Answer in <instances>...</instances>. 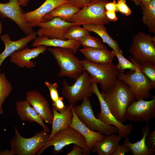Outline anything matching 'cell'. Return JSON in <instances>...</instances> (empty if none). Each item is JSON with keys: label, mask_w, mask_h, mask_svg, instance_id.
I'll return each instance as SVG.
<instances>
[{"label": "cell", "mask_w": 155, "mask_h": 155, "mask_svg": "<svg viewBox=\"0 0 155 155\" xmlns=\"http://www.w3.org/2000/svg\"><path fill=\"white\" fill-rule=\"evenodd\" d=\"M13 87L11 83L4 73H0V115L3 113L2 104L12 92Z\"/></svg>", "instance_id": "cell-29"}, {"label": "cell", "mask_w": 155, "mask_h": 155, "mask_svg": "<svg viewBox=\"0 0 155 155\" xmlns=\"http://www.w3.org/2000/svg\"><path fill=\"white\" fill-rule=\"evenodd\" d=\"M29 0H18L19 5L20 6L26 7L29 2Z\"/></svg>", "instance_id": "cell-44"}, {"label": "cell", "mask_w": 155, "mask_h": 155, "mask_svg": "<svg viewBox=\"0 0 155 155\" xmlns=\"http://www.w3.org/2000/svg\"><path fill=\"white\" fill-rule=\"evenodd\" d=\"M71 105L73 116L69 127L76 130L83 136L85 140L86 147L91 151L94 143L97 141L102 140L106 135L90 129L82 123L78 118Z\"/></svg>", "instance_id": "cell-19"}, {"label": "cell", "mask_w": 155, "mask_h": 155, "mask_svg": "<svg viewBox=\"0 0 155 155\" xmlns=\"http://www.w3.org/2000/svg\"><path fill=\"white\" fill-rule=\"evenodd\" d=\"M127 119L132 122L148 123L155 117V96L150 100L134 101L126 112Z\"/></svg>", "instance_id": "cell-11"}, {"label": "cell", "mask_w": 155, "mask_h": 155, "mask_svg": "<svg viewBox=\"0 0 155 155\" xmlns=\"http://www.w3.org/2000/svg\"><path fill=\"white\" fill-rule=\"evenodd\" d=\"M71 144L81 146L87 155L90 154V151L86 147L85 140L83 136L75 129L69 127L56 133L37 155L40 154L46 149L51 146L53 147V153L57 154L62 152L65 146Z\"/></svg>", "instance_id": "cell-10"}, {"label": "cell", "mask_w": 155, "mask_h": 155, "mask_svg": "<svg viewBox=\"0 0 155 155\" xmlns=\"http://www.w3.org/2000/svg\"><path fill=\"white\" fill-rule=\"evenodd\" d=\"M143 5H146L150 2L151 0H137Z\"/></svg>", "instance_id": "cell-45"}, {"label": "cell", "mask_w": 155, "mask_h": 155, "mask_svg": "<svg viewBox=\"0 0 155 155\" xmlns=\"http://www.w3.org/2000/svg\"><path fill=\"white\" fill-rule=\"evenodd\" d=\"M74 23L56 17L47 21L39 23L40 28L36 32L38 36H45L51 39H65L64 36L71 26Z\"/></svg>", "instance_id": "cell-14"}, {"label": "cell", "mask_w": 155, "mask_h": 155, "mask_svg": "<svg viewBox=\"0 0 155 155\" xmlns=\"http://www.w3.org/2000/svg\"><path fill=\"white\" fill-rule=\"evenodd\" d=\"M80 9L70 2L66 3L47 13L44 17L43 19L46 21L54 18L58 17L68 22L71 18Z\"/></svg>", "instance_id": "cell-26"}, {"label": "cell", "mask_w": 155, "mask_h": 155, "mask_svg": "<svg viewBox=\"0 0 155 155\" xmlns=\"http://www.w3.org/2000/svg\"><path fill=\"white\" fill-rule=\"evenodd\" d=\"M129 61L135 65V70H129L125 73L119 72L118 78L129 86L133 93L135 100L146 99L155 97L150 93L151 91L155 88L149 78L141 71L139 65L133 60L131 56Z\"/></svg>", "instance_id": "cell-2"}, {"label": "cell", "mask_w": 155, "mask_h": 155, "mask_svg": "<svg viewBox=\"0 0 155 155\" xmlns=\"http://www.w3.org/2000/svg\"><path fill=\"white\" fill-rule=\"evenodd\" d=\"M129 51L137 64L155 65V36L138 32L133 39Z\"/></svg>", "instance_id": "cell-5"}, {"label": "cell", "mask_w": 155, "mask_h": 155, "mask_svg": "<svg viewBox=\"0 0 155 155\" xmlns=\"http://www.w3.org/2000/svg\"><path fill=\"white\" fill-rule=\"evenodd\" d=\"M108 0L99 1L81 9L69 20L74 25L80 26L84 24L104 25L111 22L106 17L104 6Z\"/></svg>", "instance_id": "cell-7"}, {"label": "cell", "mask_w": 155, "mask_h": 155, "mask_svg": "<svg viewBox=\"0 0 155 155\" xmlns=\"http://www.w3.org/2000/svg\"><path fill=\"white\" fill-rule=\"evenodd\" d=\"M111 53L116 57L118 61V63L116 65L117 69L121 72L124 73L126 69L135 70V65L129 60L126 59L123 56L122 51L116 52L112 50Z\"/></svg>", "instance_id": "cell-32"}, {"label": "cell", "mask_w": 155, "mask_h": 155, "mask_svg": "<svg viewBox=\"0 0 155 155\" xmlns=\"http://www.w3.org/2000/svg\"><path fill=\"white\" fill-rule=\"evenodd\" d=\"M53 112L52 129L49 135L48 142L51 139L58 131L69 127L73 116L71 106L70 104L67 106L66 109L63 112H59L53 108Z\"/></svg>", "instance_id": "cell-22"}, {"label": "cell", "mask_w": 155, "mask_h": 155, "mask_svg": "<svg viewBox=\"0 0 155 155\" xmlns=\"http://www.w3.org/2000/svg\"><path fill=\"white\" fill-rule=\"evenodd\" d=\"M130 1H133L135 4L137 5H140V6L142 5V4L138 2L137 0H129Z\"/></svg>", "instance_id": "cell-46"}, {"label": "cell", "mask_w": 155, "mask_h": 155, "mask_svg": "<svg viewBox=\"0 0 155 155\" xmlns=\"http://www.w3.org/2000/svg\"><path fill=\"white\" fill-rule=\"evenodd\" d=\"M93 81L88 73L84 70L73 85H69L65 80L63 81L62 95L70 104L75 105L78 102L89 98L94 94Z\"/></svg>", "instance_id": "cell-9"}, {"label": "cell", "mask_w": 155, "mask_h": 155, "mask_svg": "<svg viewBox=\"0 0 155 155\" xmlns=\"http://www.w3.org/2000/svg\"><path fill=\"white\" fill-rule=\"evenodd\" d=\"M131 152L129 148L123 144L118 145L112 155H124L126 153Z\"/></svg>", "instance_id": "cell-40"}, {"label": "cell", "mask_w": 155, "mask_h": 155, "mask_svg": "<svg viewBox=\"0 0 155 155\" xmlns=\"http://www.w3.org/2000/svg\"><path fill=\"white\" fill-rule=\"evenodd\" d=\"M105 14L107 18L111 21L115 22L118 19L116 12L114 11L106 10Z\"/></svg>", "instance_id": "cell-42"}, {"label": "cell", "mask_w": 155, "mask_h": 155, "mask_svg": "<svg viewBox=\"0 0 155 155\" xmlns=\"http://www.w3.org/2000/svg\"><path fill=\"white\" fill-rule=\"evenodd\" d=\"M116 2L115 0H113L112 2H107L104 6V8L106 11H111L117 12V9L116 5Z\"/></svg>", "instance_id": "cell-41"}, {"label": "cell", "mask_w": 155, "mask_h": 155, "mask_svg": "<svg viewBox=\"0 0 155 155\" xmlns=\"http://www.w3.org/2000/svg\"><path fill=\"white\" fill-rule=\"evenodd\" d=\"M117 11H119L126 16L130 15L131 10L126 3L125 0H118L116 3Z\"/></svg>", "instance_id": "cell-35"}, {"label": "cell", "mask_w": 155, "mask_h": 155, "mask_svg": "<svg viewBox=\"0 0 155 155\" xmlns=\"http://www.w3.org/2000/svg\"><path fill=\"white\" fill-rule=\"evenodd\" d=\"M81 61L84 70L88 73L94 81L100 84L102 92L110 90L119 80L120 71L113 63L103 65L86 59Z\"/></svg>", "instance_id": "cell-3"}, {"label": "cell", "mask_w": 155, "mask_h": 155, "mask_svg": "<svg viewBox=\"0 0 155 155\" xmlns=\"http://www.w3.org/2000/svg\"><path fill=\"white\" fill-rule=\"evenodd\" d=\"M14 129L15 134L10 141L11 149L16 155H37L48 142L49 135L43 130L31 137L26 138L21 136L16 126Z\"/></svg>", "instance_id": "cell-6"}, {"label": "cell", "mask_w": 155, "mask_h": 155, "mask_svg": "<svg viewBox=\"0 0 155 155\" xmlns=\"http://www.w3.org/2000/svg\"><path fill=\"white\" fill-rule=\"evenodd\" d=\"M141 72L150 80L153 85L155 86V65L145 64L139 65Z\"/></svg>", "instance_id": "cell-33"}, {"label": "cell", "mask_w": 155, "mask_h": 155, "mask_svg": "<svg viewBox=\"0 0 155 155\" xmlns=\"http://www.w3.org/2000/svg\"><path fill=\"white\" fill-rule=\"evenodd\" d=\"M47 49L53 55L60 68L59 77H68L75 81L84 70L81 61L71 49L52 47Z\"/></svg>", "instance_id": "cell-4"}, {"label": "cell", "mask_w": 155, "mask_h": 155, "mask_svg": "<svg viewBox=\"0 0 155 155\" xmlns=\"http://www.w3.org/2000/svg\"><path fill=\"white\" fill-rule=\"evenodd\" d=\"M142 10V21L149 32L155 33V0H151L146 5L140 6Z\"/></svg>", "instance_id": "cell-28"}, {"label": "cell", "mask_w": 155, "mask_h": 155, "mask_svg": "<svg viewBox=\"0 0 155 155\" xmlns=\"http://www.w3.org/2000/svg\"><path fill=\"white\" fill-rule=\"evenodd\" d=\"M97 83L93 80L92 88L94 93L97 96L99 101L100 112L97 114L96 117L102 122L109 125H113L118 129V134L122 138L128 136L131 132L132 125L130 124L125 125L119 121L112 113L104 101L97 87Z\"/></svg>", "instance_id": "cell-12"}, {"label": "cell", "mask_w": 155, "mask_h": 155, "mask_svg": "<svg viewBox=\"0 0 155 155\" xmlns=\"http://www.w3.org/2000/svg\"><path fill=\"white\" fill-rule=\"evenodd\" d=\"M44 83L45 86L49 90L50 97L52 102L56 101L59 97L57 89L59 87L58 83L55 82L51 84L48 81H45Z\"/></svg>", "instance_id": "cell-34"}, {"label": "cell", "mask_w": 155, "mask_h": 155, "mask_svg": "<svg viewBox=\"0 0 155 155\" xmlns=\"http://www.w3.org/2000/svg\"><path fill=\"white\" fill-rule=\"evenodd\" d=\"M72 106L78 119L90 129L106 135L118 133L117 127L104 123L95 116L89 98L84 100L80 105Z\"/></svg>", "instance_id": "cell-8"}, {"label": "cell", "mask_w": 155, "mask_h": 155, "mask_svg": "<svg viewBox=\"0 0 155 155\" xmlns=\"http://www.w3.org/2000/svg\"><path fill=\"white\" fill-rule=\"evenodd\" d=\"M100 0H69L74 5L80 9L99 1Z\"/></svg>", "instance_id": "cell-36"}, {"label": "cell", "mask_w": 155, "mask_h": 155, "mask_svg": "<svg viewBox=\"0 0 155 155\" xmlns=\"http://www.w3.org/2000/svg\"><path fill=\"white\" fill-rule=\"evenodd\" d=\"M86 59L92 62L103 65L112 63L114 55L107 49H101L83 47L79 50Z\"/></svg>", "instance_id": "cell-24"}, {"label": "cell", "mask_w": 155, "mask_h": 155, "mask_svg": "<svg viewBox=\"0 0 155 155\" xmlns=\"http://www.w3.org/2000/svg\"><path fill=\"white\" fill-rule=\"evenodd\" d=\"M84 149L80 146L73 144L72 150L66 155H86Z\"/></svg>", "instance_id": "cell-39"}, {"label": "cell", "mask_w": 155, "mask_h": 155, "mask_svg": "<svg viewBox=\"0 0 155 155\" xmlns=\"http://www.w3.org/2000/svg\"><path fill=\"white\" fill-rule=\"evenodd\" d=\"M100 93L110 111L116 119L122 123L125 122L127 120V109L135 100L128 85L119 79L110 90Z\"/></svg>", "instance_id": "cell-1"}, {"label": "cell", "mask_w": 155, "mask_h": 155, "mask_svg": "<svg viewBox=\"0 0 155 155\" xmlns=\"http://www.w3.org/2000/svg\"><path fill=\"white\" fill-rule=\"evenodd\" d=\"M16 105L17 113L22 120L35 122L40 125L43 130L47 132L50 131V129L42 119L26 100L17 101Z\"/></svg>", "instance_id": "cell-20"}, {"label": "cell", "mask_w": 155, "mask_h": 155, "mask_svg": "<svg viewBox=\"0 0 155 155\" xmlns=\"http://www.w3.org/2000/svg\"><path fill=\"white\" fill-rule=\"evenodd\" d=\"M79 40L81 45L83 47L101 49H107L106 46L102 43V40L98 38L91 36L89 33Z\"/></svg>", "instance_id": "cell-30"}, {"label": "cell", "mask_w": 155, "mask_h": 155, "mask_svg": "<svg viewBox=\"0 0 155 155\" xmlns=\"http://www.w3.org/2000/svg\"><path fill=\"white\" fill-rule=\"evenodd\" d=\"M24 11L19 5L18 0H9L5 3H0V16L9 18L14 22L26 36L35 32L24 19Z\"/></svg>", "instance_id": "cell-13"}, {"label": "cell", "mask_w": 155, "mask_h": 155, "mask_svg": "<svg viewBox=\"0 0 155 155\" xmlns=\"http://www.w3.org/2000/svg\"><path fill=\"white\" fill-rule=\"evenodd\" d=\"M150 131V126L147 124L142 129L143 136L141 140L135 143H131L127 136L124 138L123 144L129 148L133 155H154L155 152L149 148L146 143V137Z\"/></svg>", "instance_id": "cell-25"}, {"label": "cell", "mask_w": 155, "mask_h": 155, "mask_svg": "<svg viewBox=\"0 0 155 155\" xmlns=\"http://www.w3.org/2000/svg\"><path fill=\"white\" fill-rule=\"evenodd\" d=\"M44 45L46 46L68 48L75 54L81 44L79 40L51 39L45 36H38L34 39L31 46L37 47Z\"/></svg>", "instance_id": "cell-21"}, {"label": "cell", "mask_w": 155, "mask_h": 155, "mask_svg": "<svg viewBox=\"0 0 155 155\" xmlns=\"http://www.w3.org/2000/svg\"><path fill=\"white\" fill-rule=\"evenodd\" d=\"M3 32L2 30V26L1 22L0 21V38H1V34Z\"/></svg>", "instance_id": "cell-47"}, {"label": "cell", "mask_w": 155, "mask_h": 155, "mask_svg": "<svg viewBox=\"0 0 155 155\" xmlns=\"http://www.w3.org/2000/svg\"><path fill=\"white\" fill-rule=\"evenodd\" d=\"M146 143L148 147L155 152V129L152 132H150L147 135Z\"/></svg>", "instance_id": "cell-38"}, {"label": "cell", "mask_w": 155, "mask_h": 155, "mask_svg": "<svg viewBox=\"0 0 155 155\" xmlns=\"http://www.w3.org/2000/svg\"><path fill=\"white\" fill-rule=\"evenodd\" d=\"M0 155H14L15 154L11 150L6 149L5 151L0 152Z\"/></svg>", "instance_id": "cell-43"}, {"label": "cell", "mask_w": 155, "mask_h": 155, "mask_svg": "<svg viewBox=\"0 0 155 155\" xmlns=\"http://www.w3.org/2000/svg\"><path fill=\"white\" fill-rule=\"evenodd\" d=\"M36 35L35 32L15 41L11 39L8 34H4L1 36V38L4 44L5 47L3 52L0 54V72L1 66L5 59L15 52L26 47L30 42L37 37Z\"/></svg>", "instance_id": "cell-18"}, {"label": "cell", "mask_w": 155, "mask_h": 155, "mask_svg": "<svg viewBox=\"0 0 155 155\" xmlns=\"http://www.w3.org/2000/svg\"><path fill=\"white\" fill-rule=\"evenodd\" d=\"M47 49V47L44 45L32 49L26 47L11 54L9 56L10 60L19 67L31 69L35 65V63L31 60L35 59L40 54H43Z\"/></svg>", "instance_id": "cell-16"}, {"label": "cell", "mask_w": 155, "mask_h": 155, "mask_svg": "<svg viewBox=\"0 0 155 155\" xmlns=\"http://www.w3.org/2000/svg\"><path fill=\"white\" fill-rule=\"evenodd\" d=\"M26 100L44 121L51 125L53 114L46 98L39 92L29 90L26 94Z\"/></svg>", "instance_id": "cell-15"}, {"label": "cell", "mask_w": 155, "mask_h": 155, "mask_svg": "<svg viewBox=\"0 0 155 155\" xmlns=\"http://www.w3.org/2000/svg\"><path fill=\"white\" fill-rule=\"evenodd\" d=\"M63 100V97L59 96L57 100L52 102L53 108L59 113L64 111L66 109L67 106L65 105Z\"/></svg>", "instance_id": "cell-37"}, {"label": "cell", "mask_w": 155, "mask_h": 155, "mask_svg": "<svg viewBox=\"0 0 155 155\" xmlns=\"http://www.w3.org/2000/svg\"><path fill=\"white\" fill-rule=\"evenodd\" d=\"M122 138L116 133L106 135L102 141L94 143L91 151L97 153L98 155H112L119 144Z\"/></svg>", "instance_id": "cell-23"}, {"label": "cell", "mask_w": 155, "mask_h": 155, "mask_svg": "<svg viewBox=\"0 0 155 155\" xmlns=\"http://www.w3.org/2000/svg\"><path fill=\"white\" fill-rule=\"evenodd\" d=\"M68 2H69V0H46L36 9L24 13L23 18L31 27H37L40 23L46 21L43 17L47 13L57 7Z\"/></svg>", "instance_id": "cell-17"}, {"label": "cell", "mask_w": 155, "mask_h": 155, "mask_svg": "<svg viewBox=\"0 0 155 155\" xmlns=\"http://www.w3.org/2000/svg\"><path fill=\"white\" fill-rule=\"evenodd\" d=\"M89 32L83 27L81 28L79 26L72 25L70 26L65 34V39L79 40L89 34Z\"/></svg>", "instance_id": "cell-31"}, {"label": "cell", "mask_w": 155, "mask_h": 155, "mask_svg": "<svg viewBox=\"0 0 155 155\" xmlns=\"http://www.w3.org/2000/svg\"><path fill=\"white\" fill-rule=\"evenodd\" d=\"M82 26L89 32H92L97 34L101 38L103 42L108 45L112 50L116 52L122 51L117 42L109 34L104 25L86 24Z\"/></svg>", "instance_id": "cell-27"}]
</instances>
